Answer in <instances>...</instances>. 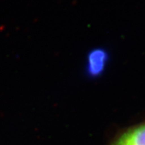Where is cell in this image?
Masks as SVG:
<instances>
[{"instance_id":"6da1fadb","label":"cell","mask_w":145,"mask_h":145,"mask_svg":"<svg viewBox=\"0 0 145 145\" xmlns=\"http://www.w3.org/2000/svg\"><path fill=\"white\" fill-rule=\"evenodd\" d=\"M113 145H145V124L124 133Z\"/></svg>"},{"instance_id":"7a4b0ae2","label":"cell","mask_w":145,"mask_h":145,"mask_svg":"<svg viewBox=\"0 0 145 145\" xmlns=\"http://www.w3.org/2000/svg\"><path fill=\"white\" fill-rule=\"evenodd\" d=\"M105 54L101 50L92 53L90 57V69L91 72L96 73L102 69L105 61Z\"/></svg>"}]
</instances>
